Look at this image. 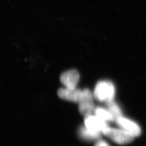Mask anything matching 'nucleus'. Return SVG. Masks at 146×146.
<instances>
[{
  "label": "nucleus",
  "instance_id": "obj_7",
  "mask_svg": "<svg viewBox=\"0 0 146 146\" xmlns=\"http://www.w3.org/2000/svg\"><path fill=\"white\" fill-rule=\"evenodd\" d=\"M115 121L120 128L128 131L134 137L140 135L141 130L140 126L132 120L121 116Z\"/></svg>",
  "mask_w": 146,
  "mask_h": 146
},
{
  "label": "nucleus",
  "instance_id": "obj_3",
  "mask_svg": "<svg viewBox=\"0 0 146 146\" xmlns=\"http://www.w3.org/2000/svg\"><path fill=\"white\" fill-rule=\"evenodd\" d=\"M93 97L94 95L90 90L87 89L83 90L82 98L78 102V110L80 114L85 117L92 115L94 111Z\"/></svg>",
  "mask_w": 146,
  "mask_h": 146
},
{
  "label": "nucleus",
  "instance_id": "obj_2",
  "mask_svg": "<svg viewBox=\"0 0 146 146\" xmlns=\"http://www.w3.org/2000/svg\"><path fill=\"white\" fill-rule=\"evenodd\" d=\"M112 141L120 145H125L134 140V136L122 128H115L108 127L103 133Z\"/></svg>",
  "mask_w": 146,
  "mask_h": 146
},
{
  "label": "nucleus",
  "instance_id": "obj_11",
  "mask_svg": "<svg viewBox=\"0 0 146 146\" xmlns=\"http://www.w3.org/2000/svg\"><path fill=\"white\" fill-rule=\"evenodd\" d=\"M95 146H110V145L106 142V141H104V140H100L99 141H98Z\"/></svg>",
  "mask_w": 146,
  "mask_h": 146
},
{
  "label": "nucleus",
  "instance_id": "obj_4",
  "mask_svg": "<svg viewBox=\"0 0 146 146\" xmlns=\"http://www.w3.org/2000/svg\"><path fill=\"white\" fill-rule=\"evenodd\" d=\"M84 126L90 131L99 133H103L108 127L107 122L96 115H92V114L85 117Z\"/></svg>",
  "mask_w": 146,
  "mask_h": 146
},
{
  "label": "nucleus",
  "instance_id": "obj_6",
  "mask_svg": "<svg viewBox=\"0 0 146 146\" xmlns=\"http://www.w3.org/2000/svg\"><path fill=\"white\" fill-rule=\"evenodd\" d=\"M58 96L63 100L78 103L82 98L83 90L62 88L58 92Z\"/></svg>",
  "mask_w": 146,
  "mask_h": 146
},
{
  "label": "nucleus",
  "instance_id": "obj_1",
  "mask_svg": "<svg viewBox=\"0 0 146 146\" xmlns=\"http://www.w3.org/2000/svg\"><path fill=\"white\" fill-rule=\"evenodd\" d=\"M115 87L110 81H101L96 84L94 89V96L100 101L107 102L114 100L115 96Z\"/></svg>",
  "mask_w": 146,
  "mask_h": 146
},
{
  "label": "nucleus",
  "instance_id": "obj_10",
  "mask_svg": "<svg viewBox=\"0 0 146 146\" xmlns=\"http://www.w3.org/2000/svg\"><path fill=\"white\" fill-rule=\"evenodd\" d=\"M108 110L110 111V113L113 115L114 121H116L120 117L122 116V111L118 106V105L116 104L115 102L113 101L107 102Z\"/></svg>",
  "mask_w": 146,
  "mask_h": 146
},
{
  "label": "nucleus",
  "instance_id": "obj_5",
  "mask_svg": "<svg viewBox=\"0 0 146 146\" xmlns=\"http://www.w3.org/2000/svg\"><path fill=\"white\" fill-rule=\"evenodd\" d=\"M80 79V74L76 70L72 69L62 73L60 76V81L65 87L69 89L76 88Z\"/></svg>",
  "mask_w": 146,
  "mask_h": 146
},
{
  "label": "nucleus",
  "instance_id": "obj_9",
  "mask_svg": "<svg viewBox=\"0 0 146 146\" xmlns=\"http://www.w3.org/2000/svg\"><path fill=\"white\" fill-rule=\"evenodd\" d=\"M94 113L95 115L106 122L114 121L113 115H111L108 109L106 110L102 107H98L94 110Z\"/></svg>",
  "mask_w": 146,
  "mask_h": 146
},
{
  "label": "nucleus",
  "instance_id": "obj_8",
  "mask_svg": "<svg viewBox=\"0 0 146 146\" xmlns=\"http://www.w3.org/2000/svg\"><path fill=\"white\" fill-rule=\"evenodd\" d=\"M101 133L90 131L85 126L81 127L78 131L79 137L81 139L86 141H92L99 139L100 137Z\"/></svg>",
  "mask_w": 146,
  "mask_h": 146
}]
</instances>
